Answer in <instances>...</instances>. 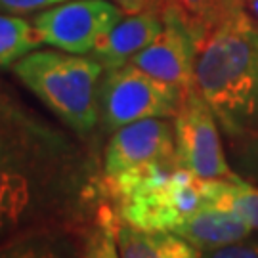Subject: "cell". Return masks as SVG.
<instances>
[{"instance_id":"6da1fadb","label":"cell","mask_w":258,"mask_h":258,"mask_svg":"<svg viewBox=\"0 0 258 258\" xmlns=\"http://www.w3.org/2000/svg\"><path fill=\"white\" fill-rule=\"evenodd\" d=\"M103 195L83 144L0 79V245L48 226L84 230Z\"/></svg>"},{"instance_id":"7a4b0ae2","label":"cell","mask_w":258,"mask_h":258,"mask_svg":"<svg viewBox=\"0 0 258 258\" xmlns=\"http://www.w3.org/2000/svg\"><path fill=\"white\" fill-rule=\"evenodd\" d=\"M194 88L228 138L258 122V27L247 12L222 23L199 44Z\"/></svg>"},{"instance_id":"3957f363","label":"cell","mask_w":258,"mask_h":258,"mask_svg":"<svg viewBox=\"0 0 258 258\" xmlns=\"http://www.w3.org/2000/svg\"><path fill=\"white\" fill-rule=\"evenodd\" d=\"M12 73L79 138L98 128V92L105 69L92 55L33 50L12 65Z\"/></svg>"},{"instance_id":"277c9868","label":"cell","mask_w":258,"mask_h":258,"mask_svg":"<svg viewBox=\"0 0 258 258\" xmlns=\"http://www.w3.org/2000/svg\"><path fill=\"white\" fill-rule=\"evenodd\" d=\"M185 90L163 83L136 65L105 71L98 92L100 124L105 132L144 119H174Z\"/></svg>"},{"instance_id":"5b68a950","label":"cell","mask_w":258,"mask_h":258,"mask_svg":"<svg viewBox=\"0 0 258 258\" xmlns=\"http://www.w3.org/2000/svg\"><path fill=\"white\" fill-rule=\"evenodd\" d=\"M124 14L111 0H67L37 12L33 25L44 46L86 55Z\"/></svg>"},{"instance_id":"8992f818","label":"cell","mask_w":258,"mask_h":258,"mask_svg":"<svg viewBox=\"0 0 258 258\" xmlns=\"http://www.w3.org/2000/svg\"><path fill=\"white\" fill-rule=\"evenodd\" d=\"M176 159L180 166L199 178L239 176L226 159L220 138V122L211 105L195 88L185 90L174 117Z\"/></svg>"},{"instance_id":"52a82bcc","label":"cell","mask_w":258,"mask_h":258,"mask_svg":"<svg viewBox=\"0 0 258 258\" xmlns=\"http://www.w3.org/2000/svg\"><path fill=\"white\" fill-rule=\"evenodd\" d=\"M165 25L159 37L130 59V63L163 83L182 90L194 88L195 57L201 37L176 4L163 12Z\"/></svg>"},{"instance_id":"ba28073f","label":"cell","mask_w":258,"mask_h":258,"mask_svg":"<svg viewBox=\"0 0 258 258\" xmlns=\"http://www.w3.org/2000/svg\"><path fill=\"white\" fill-rule=\"evenodd\" d=\"M172 159H176L174 122L168 119L136 120L111 132L103 149V180Z\"/></svg>"},{"instance_id":"9c48e42d","label":"cell","mask_w":258,"mask_h":258,"mask_svg":"<svg viewBox=\"0 0 258 258\" xmlns=\"http://www.w3.org/2000/svg\"><path fill=\"white\" fill-rule=\"evenodd\" d=\"M163 12H136L126 14L102 37L92 55L105 71L130 63L134 55L149 46L163 31Z\"/></svg>"},{"instance_id":"30bf717a","label":"cell","mask_w":258,"mask_h":258,"mask_svg":"<svg viewBox=\"0 0 258 258\" xmlns=\"http://www.w3.org/2000/svg\"><path fill=\"white\" fill-rule=\"evenodd\" d=\"M250 231L252 228L239 212H235L230 207L207 205L189 214L176 228L174 233L189 241L203 252L247 239L250 237Z\"/></svg>"},{"instance_id":"8fae6325","label":"cell","mask_w":258,"mask_h":258,"mask_svg":"<svg viewBox=\"0 0 258 258\" xmlns=\"http://www.w3.org/2000/svg\"><path fill=\"white\" fill-rule=\"evenodd\" d=\"M84 230L48 226L25 231L0 245V258H81Z\"/></svg>"},{"instance_id":"7c38bea8","label":"cell","mask_w":258,"mask_h":258,"mask_svg":"<svg viewBox=\"0 0 258 258\" xmlns=\"http://www.w3.org/2000/svg\"><path fill=\"white\" fill-rule=\"evenodd\" d=\"M117 247L120 258H201V250L174 231L138 230L120 220Z\"/></svg>"},{"instance_id":"4fadbf2b","label":"cell","mask_w":258,"mask_h":258,"mask_svg":"<svg viewBox=\"0 0 258 258\" xmlns=\"http://www.w3.org/2000/svg\"><path fill=\"white\" fill-rule=\"evenodd\" d=\"M40 44L33 19L0 14V69L12 67Z\"/></svg>"},{"instance_id":"5bb4252c","label":"cell","mask_w":258,"mask_h":258,"mask_svg":"<svg viewBox=\"0 0 258 258\" xmlns=\"http://www.w3.org/2000/svg\"><path fill=\"white\" fill-rule=\"evenodd\" d=\"M119 214L115 207L102 201L92 222L84 230L83 256L81 258H120L117 247V226Z\"/></svg>"},{"instance_id":"9a60e30c","label":"cell","mask_w":258,"mask_h":258,"mask_svg":"<svg viewBox=\"0 0 258 258\" xmlns=\"http://www.w3.org/2000/svg\"><path fill=\"white\" fill-rule=\"evenodd\" d=\"M174 4L199 33L201 42L222 23L247 12L245 0H174Z\"/></svg>"},{"instance_id":"2e32d148","label":"cell","mask_w":258,"mask_h":258,"mask_svg":"<svg viewBox=\"0 0 258 258\" xmlns=\"http://www.w3.org/2000/svg\"><path fill=\"white\" fill-rule=\"evenodd\" d=\"M218 207H230L239 212L252 230L258 231V187L241 176L235 178H222L220 194L216 203Z\"/></svg>"},{"instance_id":"e0dca14e","label":"cell","mask_w":258,"mask_h":258,"mask_svg":"<svg viewBox=\"0 0 258 258\" xmlns=\"http://www.w3.org/2000/svg\"><path fill=\"white\" fill-rule=\"evenodd\" d=\"M230 140V165L237 174L258 184V122Z\"/></svg>"},{"instance_id":"ac0fdd59","label":"cell","mask_w":258,"mask_h":258,"mask_svg":"<svg viewBox=\"0 0 258 258\" xmlns=\"http://www.w3.org/2000/svg\"><path fill=\"white\" fill-rule=\"evenodd\" d=\"M201 258H258V237H247L226 247L203 250Z\"/></svg>"},{"instance_id":"d6986e66","label":"cell","mask_w":258,"mask_h":258,"mask_svg":"<svg viewBox=\"0 0 258 258\" xmlns=\"http://www.w3.org/2000/svg\"><path fill=\"white\" fill-rule=\"evenodd\" d=\"M59 2H67V0H0V14L27 16V14L42 12Z\"/></svg>"},{"instance_id":"ffe728a7","label":"cell","mask_w":258,"mask_h":258,"mask_svg":"<svg viewBox=\"0 0 258 258\" xmlns=\"http://www.w3.org/2000/svg\"><path fill=\"white\" fill-rule=\"evenodd\" d=\"M117 2L126 14H136V12H165L166 6L174 4V0H113Z\"/></svg>"},{"instance_id":"44dd1931","label":"cell","mask_w":258,"mask_h":258,"mask_svg":"<svg viewBox=\"0 0 258 258\" xmlns=\"http://www.w3.org/2000/svg\"><path fill=\"white\" fill-rule=\"evenodd\" d=\"M245 10H247V14H249L252 21H254V25L258 27V0H245Z\"/></svg>"}]
</instances>
